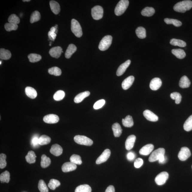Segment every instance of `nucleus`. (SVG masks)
I'll return each instance as SVG.
<instances>
[{"mask_svg":"<svg viewBox=\"0 0 192 192\" xmlns=\"http://www.w3.org/2000/svg\"><path fill=\"white\" fill-rule=\"evenodd\" d=\"M135 33L138 38L143 39L146 36V29L143 27H139L135 31Z\"/></svg>","mask_w":192,"mask_h":192,"instance_id":"c9c22d12","label":"nucleus"},{"mask_svg":"<svg viewBox=\"0 0 192 192\" xmlns=\"http://www.w3.org/2000/svg\"><path fill=\"white\" fill-rule=\"evenodd\" d=\"M170 96L171 98L175 100L176 104H179L181 101L182 95L178 92H173L171 94Z\"/></svg>","mask_w":192,"mask_h":192,"instance_id":"a18cd8bd","label":"nucleus"},{"mask_svg":"<svg viewBox=\"0 0 192 192\" xmlns=\"http://www.w3.org/2000/svg\"><path fill=\"white\" fill-rule=\"evenodd\" d=\"M155 10L152 7H146L143 9L141 12V14L145 16H151L154 14Z\"/></svg>","mask_w":192,"mask_h":192,"instance_id":"c756f323","label":"nucleus"},{"mask_svg":"<svg viewBox=\"0 0 192 192\" xmlns=\"http://www.w3.org/2000/svg\"><path fill=\"white\" fill-rule=\"evenodd\" d=\"M38 189L40 192H48V189L45 182L43 180L39 181Z\"/></svg>","mask_w":192,"mask_h":192,"instance_id":"09e8293b","label":"nucleus"},{"mask_svg":"<svg viewBox=\"0 0 192 192\" xmlns=\"http://www.w3.org/2000/svg\"><path fill=\"white\" fill-rule=\"evenodd\" d=\"M135 80L134 77L133 76H130L126 78L123 81L122 84V88L124 90H127L132 85Z\"/></svg>","mask_w":192,"mask_h":192,"instance_id":"a211bd4d","label":"nucleus"},{"mask_svg":"<svg viewBox=\"0 0 192 192\" xmlns=\"http://www.w3.org/2000/svg\"><path fill=\"white\" fill-rule=\"evenodd\" d=\"M63 51V48L61 47L57 46L54 47L51 49L49 53L52 57L58 58L61 56Z\"/></svg>","mask_w":192,"mask_h":192,"instance_id":"ddd939ff","label":"nucleus"},{"mask_svg":"<svg viewBox=\"0 0 192 192\" xmlns=\"http://www.w3.org/2000/svg\"><path fill=\"white\" fill-rule=\"evenodd\" d=\"M25 92L26 95L31 99H35L37 97V92L33 88L27 86L25 88Z\"/></svg>","mask_w":192,"mask_h":192,"instance_id":"bb28decb","label":"nucleus"},{"mask_svg":"<svg viewBox=\"0 0 192 192\" xmlns=\"http://www.w3.org/2000/svg\"><path fill=\"white\" fill-rule=\"evenodd\" d=\"M129 2L128 0H121L116 5L115 13L117 16H120L125 12L128 6H129Z\"/></svg>","mask_w":192,"mask_h":192,"instance_id":"f03ea898","label":"nucleus"},{"mask_svg":"<svg viewBox=\"0 0 192 192\" xmlns=\"http://www.w3.org/2000/svg\"><path fill=\"white\" fill-rule=\"evenodd\" d=\"M154 147L153 145L152 144H146L141 149L139 153L141 155L147 156L153 151Z\"/></svg>","mask_w":192,"mask_h":192,"instance_id":"6ab92c4d","label":"nucleus"},{"mask_svg":"<svg viewBox=\"0 0 192 192\" xmlns=\"http://www.w3.org/2000/svg\"><path fill=\"white\" fill-rule=\"evenodd\" d=\"M77 167L76 165L74 164L71 162H67L63 164L62 169L64 172H68L76 170Z\"/></svg>","mask_w":192,"mask_h":192,"instance_id":"f3484780","label":"nucleus"},{"mask_svg":"<svg viewBox=\"0 0 192 192\" xmlns=\"http://www.w3.org/2000/svg\"><path fill=\"white\" fill-rule=\"evenodd\" d=\"M105 192H115V190L114 186L112 185H110L107 188Z\"/></svg>","mask_w":192,"mask_h":192,"instance_id":"bf43d9fd","label":"nucleus"},{"mask_svg":"<svg viewBox=\"0 0 192 192\" xmlns=\"http://www.w3.org/2000/svg\"><path fill=\"white\" fill-rule=\"evenodd\" d=\"M162 85L161 80L159 78H155L150 82V88L152 90H157L161 87Z\"/></svg>","mask_w":192,"mask_h":192,"instance_id":"2eb2a0df","label":"nucleus"},{"mask_svg":"<svg viewBox=\"0 0 192 192\" xmlns=\"http://www.w3.org/2000/svg\"></svg>","mask_w":192,"mask_h":192,"instance_id":"0e129e2a","label":"nucleus"},{"mask_svg":"<svg viewBox=\"0 0 192 192\" xmlns=\"http://www.w3.org/2000/svg\"><path fill=\"white\" fill-rule=\"evenodd\" d=\"M28 58L29 61L31 63H37L42 59V57L39 54H31L28 55Z\"/></svg>","mask_w":192,"mask_h":192,"instance_id":"4c0bfd02","label":"nucleus"},{"mask_svg":"<svg viewBox=\"0 0 192 192\" xmlns=\"http://www.w3.org/2000/svg\"><path fill=\"white\" fill-rule=\"evenodd\" d=\"M90 95V93L89 91H86L79 94L74 98V102L76 103L81 102L85 98L88 97Z\"/></svg>","mask_w":192,"mask_h":192,"instance_id":"5701e85b","label":"nucleus"},{"mask_svg":"<svg viewBox=\"0 0 192 192\" xmlns=\"http://www.w3.org/2000/svg\"><path fill=\"white\" fill-rule=\"evenodd\" d=\"M171 45L174 46H178L184 48L186 46V43L183 41L179 39H171L170 42Z\"/></svg>","mask_w":192,"mask_h":192,"instance_id":"473e14b6","label":"nucleus"},{"mask_svg":"<svg viewBox=\"0 0 192 192\" xmlns=\"http://www.w3.org/2000/svg\"><path fill=\"white\" fill-rule=\"evenodd\" d=\"M169 174L167 172H161L156 176L155 181L156 183L159 185H161L166 182V181L168 179Z\"/></svg>","mask_w":192,"mask_h":192,"instance_id":"6e6552de","label":"nucleus"},{"mask_svg":"<svg viewBox=\"0 0 192 192\" xmlns=\"http://www.w3.org/2000/svg\"><path fill=\"white\" fill-rule=\"evenodd\" d=\"M143 163H144V161H143L142 159L141 158H138L135 160L134 162V166L135 168H140L142 166Z\"/></svg>","mask_w":192,"mask_h":192,"instance_id":"5fc2aeb1","label":"nucleus"},{"mask_svg":"<svg viewBox=\"0 0 192 192\" xmlns=\"http://www.w3.org/2000/svg\"><path fill=\"white\" fill-rule=\"evenodd\" d=\"M65 97V93L63 90H60L56 92L54 95V98L56 101L62 100Z\"/></svg>","mask_w":192,"mask_h":192,"instance_id":"49530a36","label":"nucleus"},{"mask_svg":"<svg viewBox=\"0 0 192 192\" xmlns=\"http://www.w3.org/2000/svg\"><path fill=\"white\" fill-rule=\"evenodd\" d=\"M60 185L61 183L59 181L56 179H51L49 183L48 184V186L51 189L54 190Z\"/></svg>","mask_w":192,"mask_h":192,"instance_id":"c03bdc74","label":"nucleus"},{"mask_svg":"<svg viewBox=\"0 0 192 192\" xmlns=\"http://www.w3.org/2000/svg\"><path fill=\"white\" fill-rule=\"evenodd\" d=\"M51 161L49 158L45 154H43L41 157V166L42 168H46L50 164Z\"/></svg>","mask_w":192,"mask_h":192,"instance_id":"7c9ffc66","label":"nucleus"},{"mask_svg":"<svg viewBox=\"0 0 192 192\" xmlns=\"http://www.w3.org/2000/svg\"><path fill=\"white\" fill-rule=\"evenodd\" d=\"M164 22L167 24H172L176 27H179L182 25V22L180 21L172 19L165 18Z\"/></svg>","mask_w":192,"mask_h":192,"instance_id":"79ce46f5","label":"nucleus"},{"mask_svg":"<svg viewBox=\"0 0 192 192\" xmlns=\"http://www.w3.org/2000/svg\"><path fill=\"white\" fill-rule=\"evenodd\" d=\"M10 180V173L7 171H5L1 173L0 176V180L1 182L8 183Z\"/></svg>","mask_w":192,"mask_h":192,"instance_id":"ea45409f","label":"nucleus"},{"mask_svg":"<svg viewBox=\"0 0 192 192\" xmlns=\"http://www.w3.org/2000/svg\"><path fill=\"white\" fill-rule=\"evenodd\" d=\"M122 123L124 127H131L134 125V122L132 117L128 115L125 118L122 120Z\"/></svg>","mask_w":192,"mask_h":192,"instance_id":"cd10ccee","label":"nucleus"},{"mask_svg":"<svg viewBox=\"0 0 192 192\" xmlns=\"http://www.w3.org/2000/svg\"><path fill=\"white\" fill-rule=\"evenodd\" d=\"M50 153L55 156H59L63 153V149L59 144L53 145L50 150Z\"/></svg>","mask_w":192,"mask_h":192,"instance_id":"aec40b11","label":"nucleus"},{"mask_svg":"<svg viewBox=\"0 0 192 192\" xmlns=\"http://www.w3.org/2000/svg\"><path fill=\"white\" fill-rule=\"evenodd\" d=\"M172 52L177 58L180 59H183L186 55L185 51L181 49H173L172 51Z\"/></svg>","mask_w":192,"mask_h":192,"instance_id":"c85d7f7f","label":"nucleus"},{"mask_svg":"<svg viewBox=\"0 0 192 192\" xmlns=\"http://www.w3.org/2000/svg\"><path fill=\"white\" fill-rule=\"evenodd\" d=\"M143 115L147 120L152 122H156L159 120V117L153 112L150 110H146L144 111Z\"/></svg>","mask_w":192,"mask_h":192,"instance_id":"f8f14e48","label":"nucleus"},{"mask_svg":"<svg viewBox=\"0 0 192 192\" xmlns=\"http://www.w3.org/2000/svg\"><path fill=\"white\" fill-rule=\"evenodd\" d=\"M4 28L7 31H16L18 28V25L17 24H14L10 23H7L5 24Z\"/></svg>","mask_w":192,"mask_h":192,"instance_id":"8fccbe9b","label":"nucleus"},{"mask_svg":"<svg viewBox=\"0 0 192 192\" xmlns=\"http://www.w3.org/2000/svg\"><path fill=\"white\" fill-rule=\"evenodd\" d=\"M71 162L75 164L80 165L82 163L81 158L80 156L77 154H73L70 158Z\"/></svg>","mask_w":192,"mask_h":192,"instance_id":"37998d69","label":"nucleus"},{"mask_svg":"<svg viewBox=\"0 0 192 192\" xmlns=\"http://www.w3.org/2000/svg\"><path fill=\"white\" fill-rule=\"evenodd\" d=\"M192 7V1L187 0L179 2L174 7V9L176 12L184 13L189 10Z\"/></svg>","mask_w":192,"mask_h":192,"instance_id":"f257e3e1","label":"nucleus"},{"mask_svg":"<svg viewBox=\"0 0 192 192\" xmlns=\"http://www.w3.org/2000/svg\"><path fill=\"white\" fill-rule=\"evenodd\" d=\"M50 8L52 11V12L54 14L57 15L59 14V13L61 10L60 5L57 1H50Z\"/></svg>","mask_w":192,"mask_h":192,"instance_id":"412c9836","label":"nucleus"},{"mask_svg":"<svg viewBox=\"0 0 192 192\" xmlns=\"http://www.w3.org/2000/svg\"><path fill=\"white\" fill-rule=\"evenodd\" d=\"M44 121L46 123L49 124H56L59 121V118L55 114H51L44 116L43 118Z\"/></svg>","mask_w":192,"mask_h":192,"instance_id":"9b49d317","label":"nucleus"},{"mask_svg":"<svg viewBox=\"0 0 192 192\" xmlns=\"http://www.w3.org/2000/svg\"><path fill=\"white\" fill-rule=\"evenodd\" d=\"M39 138L37 135L33 137L31 140V144L34 147H38L39 145Z\"/></svg>","mask_w":192,"mask_h":192,"instance_id":"864d4df0","label":"nucleus"},{"mask_svg":"<svg viewBox=\"0 0 192 192\" xmlns=\"http://www.w3.org/2000/svg\"><path fill=\"white\" fill-rule=\"evenodd\" d=\"M127 159L129 161H132L135 157V154L132 152H130L127 155Z\"/></svg>","mask_w":192,"mask_h":192,"instance_id":"4d7b16f0","label":"nucleus"},{"mask_svg":"<svg viewBox=\"0 0 192 192\" xmlns=\"http://www.w3.org/2000/svg\"><path fill=\"white\" fill-rule=\"evenodd\" d=\"M57 36V35L55 33H54L51 31H50L48 32V36L49 39L50 40L54 41V39H55L56 37Z\"/></svg>","mask_w":192,"mask_h":192,"instance_id":"6e6d98bb","label":"nucleus"},{"mask_svg":"<svg viewBox=\"0 0 192 192\" xmlns=\"http://www.w3.org/2000/svg\"><path fill=\"white\" fill-rule=\"evenodd\" d=\"M58 25H56L54 27H52L50 29V31H51L54 33H55L56 34L57 33L58 30L57 28Z\"/></svg>","mask_w":192,"mask_h":192,"instance_id":"052dcab7","label":"nucleus"},{"mask_svg":"<svg viewBox=\"0 0 192 192\" xmlns=\"http://www.w3.org/2000/svg\"><path fill=\"white\" fill-rule=\"evenodd\" d=\"M167 160V158L164 155H162L160 157L159 160V163L160 164H164L165 163Z\"/></svg>","mask_w":192,"mask_h":192,"instance_id":"13d9d810","label":"nucleus"},{"mask_svg":"<svg viewBox=\"0 0 192 192\" xmlns=\"http://www.w3.org/2000/svg\"><path fill=\"white\" fill-rule=\"evenodd\" d=\"M105 103L104 99H101L97 101L94 105V108L96 110L100 109L104 105Z\"/></svg>","mask_w":192,"mask_h":192,"instance_id":"603ef678","label":"nucleus"},{"mask_svg":"<svg viewBox=\"0 0 192 192\" xmlns=\"http://www.w3.org/2000/svg\"><path fill=\"white\" fill-rule=\"evenodd\" d=\"M31 1V0H23V1H22L23 2H29Z\"/></svg>","mask_w":192,"mask_h":192,"instance_id":"680f3d73","label":"nucleus"},{"mask_svg":"<svg viewBox=\"0 0 192 192\" xmlns=\"http://www.w3.org/2000/svg\"><path fill=\"white\" fill-rule=\"evenodd\" d=\"M6 158L7 156L5 154L1 153L0 154V168L1 169L4 168L7 166Z\"/></svg>","mask_w":192,"mask_h":192,"instance_id":"3c124183","label":"nucleus"},{"mask_svg":"<svg viewBox=\"0 0 192 192\" xmlns=\"http://www.w3.org/2000/svg\"><path fill=\"white\" fill-rule=\"evenodd\" d=\"M103 7L99 5L94 7L92 9V15L94 19L99 20L103 18Z\"/></svg>","mask_w":192,"mask_h":192,"instance_id":"423d86ee","label":"nucleus"},{"mask_svg":"<svg viewBox=\"0 0 192 192\" xmlns=\"http://www.w3.org/2000/svg\"><path fill=\"white\" fill-rule=\"evenodd\" d=\"M191 155V151L189 148L186 147H182L179 153L178 157L180 161H185Z\"/></svg>","mask_w":192,"mask_h":192,"instance_id":"1a4fd4ad","label":"nucleus"},{"mask_svg":"<svg viewBox=\"0 0 192 192\" xmlns=\"http://www.w3.org/2000/svg\"><path fill=\"white\" fill-rule=\"evenodd\" d=\"M131 61L130 60H128L125 63L121 64L118 67L117 71L116 72V75L118 76H121L125 72L127 68L130 65Z\"/></svg>","mask_w":192,"mask_h":192,"instance_id":"dca6fc26","label":"nucleus"},{"mask_svg":"<svg viewBox=\"0 0 192 192\" xmlns=\"http://www.w3.org/2000/svg\"><path fill=\"white\" fill-rule=\"evenodd\" d=\"M12 56V54L9 50L1 48L0 49V58L3 60H7L10 59Z\"/></svg>","mask_w":192,"mask_h":192,"instance_id":"393cba45","label":"nucleus"},{"mask_svg":"<svg viewBox=\"0 0 192 192\" xmlns=\"http://www.w3.org/2000/svg\"><path fill=\"white\" fill-rule=\"evenodd\" d=\"M77 47L73 44L69 45L65 54V56L67 59L70 58L72 54L76 51Z\"/></svg>","mask_w":192,"mask_h":192,"instance_id":"4be33fe9","label":"nucleus"},{"mask_svg":"<svg viewBox=\"0 0 192 192\" xmlns=\"http://www.w3.org/2000/svg\"><path fill=\"white\" fill-rule=\"evenodd\" d=\"M112 37L110 35H107L103 37L101 41L99 46V50L104 51L108 49L112 42Z\"/></svg>","mask_w":192,"mask_h":192,"instance_id":"20e7f679","label":"nucleus"},{"mask_svg":"<svg viewBox=\"0 0 192 192\" xmlns=\"http://www.w3.org/2000/svg\"><path fill=\"white\" fill-rule=\"evenodd\" d=\"M8 21L9 23L18 25L20 23V20L16 15L13 14L9 16Z\"/></svg>","mask_w":192,"mask_h":192,"instance_id":"de8ad7c7","label":"nucleus"},{"mask_svg":"<svg viewBox=\"0 0 192 192\" xmlns=\"http://www.w3.org/2000/svg\"><path fill=\"white\" fill-rule=\"evenodd\" d=\"M74 141L77 144L87 146H91L93 142L91 139L84 135H77L74 137Z\"/></svg>","mask_w":192,"mask_h":192,"instance_id":"39448f33","label":"nucleus"},{"mask_svg":"<svg viewBox=\"0 0 192 192\" xmlns=\"http://www.w3.org/2000/svg\"><path fill=\"white\" fill-rule=\"evenodd\" d=\"M91 187L87 184L80 185L77 187L75 192H91Z\"/></svg>","mask_w":192,"mask_h":192,"instance_id":"72a5a7b5","label":"nucleus"},{"mask_svg":"<svg viewBox=\"0 0 192 192\" xmlns=\"http://www.w3.org/2000/svg\"><path fill=\"white\" fill-rule=\"evenodd\" d=\"M136 137L134 135H131L127 137L125 142V148L127 150H129L134 146Z\"/></svg>","mask_w":192,"mask_h":192,"instance_id":"4468645a","label":"nucleus"},{"mask_svg":"<svg viewBox=\"0 0 192 192\" xmlns=\"http://www.w3.org/2000/svg\"><path fill=\"white\" fill-rule=\"evenodd\" d=\"M165 150L163 148H159L154 150L149 158V161L151 162H153L158 161L159 158L162 155H164Z\"/></svg>","mask_w":192,"mask_h":192,"instance_id":"0eeeda50","label":"nucleus"},{"mask_svg":"<svg viewBox=\"0 0 192 192\" xmlns=\"http://www.w3.org/2000/svg\"><path fill=\"white\" fill-rule=\"evenodd\" d=\"M48 73L50 74L54 75V76H60L62 74L61 69L57 67H54L48 69Z\"/></svg>","mask_w":192,"mask_h":192,"instance_id":"a19ab883","label":"nucleus"},{"mask_svg":"<svg viewBox=\"0 0 192 192\" xmlns=\"http://www.w3.org/2000/svg\"><path fill=\"white\" fill-rule=\"evenodd\" d=\"M191 82L187 76H184L181 78L179 83V86L182 88L189 87L191 85Z\"/></svg>","mask_w":192,"mask_h":192,"instance_id":"b1692460","label":"nucleus"},{"mask_svg":"<svg viewBox=\"0 0 192 192\" xmlns=\"http://www.w3.org/2000/svg\"><path fill=\"white\" fill-rule=\"evenodd\" d=\"M36 157L35 152L31 150L28 152L27 155L26 156L25 159L28 163L32 164L35 162Z\"/></svg>","mask_w":192,"mask_h":192,"instance_id":"2f4dec72","label":"nucleus"},{"mask_svg":"<svg viewBox=\"0 0 192 192\" xmlns=\"http://www.w3.org/2000/svg\"><path fill=\"white\" fill-rule=\"evenodd\" d=\"M112 128L115 137H119L121 135L122 130L119 124L118 123L114 124L112 126Z\"/></svg>","mask_w":192,"mask_h":192,"instance_id":"a878e982","label":"nucleus"},{"mask_svg":"<svg viewBox=\"0 0 192 192\" xmlns=\"http://www.w3.org/2000/svg\"><path fill=\"white\" fill-rule=\"evenodd\" d=\"M110 154L111 151L110 150L107 149L105 150L101 155L97 158L96 161L97 164H100L106 161L110 157Z\"/></svg>","mask_w":192,"mask_h":192,"instance_id":"9d476101","label":"nucleus"},{"mask_svg":"<svg viewBox=\"0 0 192 192\" xmlns=\"http://www.w3.org/2000/svg\"><path fill=\"white\" fill-rule=\"evenodd\" d=\"M51 139L48 135H43L39 138V145H45L48 144L50 142Z\"/></svg>","mask_w":192,"mask_h":192,"instance_id":"f704fd0d","label":"nucleus"},{"mask_svg":"<svg viewBox=\"0 0 192 192\" xmlns=\"http://www.w3.org/2000/svg\"><path fill=\"white\" fill-rule=\"evenodd\" d=\"M41 19V14L39 11L36 10L32 13L30 18L31 23L39 21Z\"/></svg>","mask_w":192,"mask_h":192,"instance_id":"e433bc0d","label":"nucleus"},{"mask_svg":"<svg viewBox=\"0 0 192 192\" xmlns=\"http://www.w3.org/2000/svg\"><path fill=\"white\" fill-rule=\"evenodd\" d=\"M184 129L186 131L192 130V115L190 116L186 120L184 125Z\"/></svg>","mask_w":192,"mask_h":192,"instance_id":"58836bf2","label":"nucleus"},{"mask_svg":"<svg viewBox=\"0 0 192 192\" xmlns=\"http://www.w3.org/2000/svg\"><path fill=\"white\" fill-rule=\"evenodd\" d=\"M71 31L76 36L78 37H81L83 32L81 26L78 22L75 19L71 20Z\"/></svg>","mask_w":192,"mask_h":192,"instance_id":"7ed1b4c3","label":"nucleus"},{"mask_svg":"<svg viewBox=\"0 0 192 192\" xmlns=\"http://www.w3.org/2000/svg\"><path fill=\"white\" fill-rule=\"evenodd\" d=\"M1 62V63H0V65H1V63H2V62L1 61V62Z\"/></svg>","mask_w":192,"mask_h":192,"instance_id":"e2e57ef3","label":"nucleus"}]
</instances>
